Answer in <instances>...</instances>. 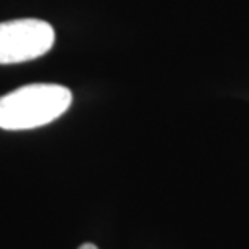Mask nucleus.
<instances>
[{"label": "nucleus", "mask_w": 249, "mask_h": 249, "mask_svg": "<svg viewBox=\"0 0 249 249\" xmlns=\"http://www.w3.org/2000/svg\"><path fill=\"white\" fill-rule=\"evenodd\" d=\"M73 96L60 84L36 83L0 97V128L7 131L33 129L52 123L71 106Z\"/></svg>", "instance_id": "1"}, {"label": "nucleus", "mask_w": 249, "mask_h": 249, "mask_svg": "<svg viewBox=\"0 0 249 249\" xmlns=\"http://www.w3.org/2000/svg\"><path fill=\"white\" fill-rule=\"evenodd\" d=\"M78 249H99L96 245H91V243H84V245H81Z\"/></svg>", "instance_id": "3"}, {"label": "nucleus", "mask_w": 249, "mask_h": 249, "mask_svg": "<svg viewBox=\"0 0 249 249\" xmlns=\"http://www.w3.org/2000/svg\"><path fill=\"white\" fill-rule=\"evenodd\" d=\"M55 44L52 24L37 18L0 23V65L31 62L46 55Z\"/></svg>", "instance_id": "2"}]
</instances>
